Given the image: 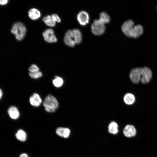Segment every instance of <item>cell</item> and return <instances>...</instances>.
<instances>
[{
  "mask_svg": "<svg viewBox=\"0 0 157 157\" xmlns=\"http://www.w3.org/2000/svg\"><path fill=\"white\" fill-rule=\"evenodd\" d=\"M124 135L127 137H132L135 136L136 131L134 127L132 125H128L126 126L123 130Z\"/></svg>",
  "mask_w": 157,
  "mask_h": 157,
  "instance_id": "obj_10",
  "label": "cell"
},
{
  "mask_svg": "<svg viewBox=\"0 0 157 157\" xmlns=\"http://www.w3.org/2000/svg\"><path fill=\"white\" fill-rule=\"evenodd\" d=\"M82 40L81 33L78 29L76 28L68 30L64 38L65 43L70 47H74L76 44L80 43Z\"/></svg>",
  "mask_w": 157,
  "mask_h": 157,
  "instance_id": "obj_2",
  "label": "cell"
},
{
  "mask_svg": "<svg viewBox=\"0 0 157 157\" xmlns=\"http://www.w3.org/2000/svg\"><path fill=\"white\" fill-rule=\"evenodd\" d=\"M3 96V92L2 90L0 88V100L1 99Z\"/></svg>",
  "mask_w": 157,
  "mask_h": 157,
  "instance_id": "obj_26",
  "label": "cell"
},
{
  "mask_svg": "<svg viewBox=\"0 0 157 157\" xmlns=\"http://www.w3.org/2000/svg\"><path fill=\"white\" fill-rule=\"evenodd\" d=\"M42 35L45 41L48 43L55 42L57 41V38L54 35V31L51 28L45 30L43 33Z\"/></svg>",
  "mask_w": 157,
  "mask_h": 157,
  "instance_id": "obj_7",
  "label": "cell"
},
{
  "mask_svg": "<svg viewBox=\"0 0 157 157\" xmlns=\"http://www.w3.org/2000/svg\"><path fill=\"white\" fill-rule=\"evenodd\" d=\"M122 29L124 34L130 37L138 38L143 32L142 26L138 24L134 26L133 22L131 20L125 22L122 25Z\"/></svg>",
  "mask_w": 157,
  "mask_h": 157,
  "instance_id": "obj_1",
  "label": "cell"
},
{
  "mask_svg": "<svg viewBox=\"0 0 157 157\" xmlns=\"http://www.w3.org/2000/svg\"><path fill=\"white\" fill-rule=\"evenodd\" d=\"M65 128L59 127L56 130V133L58 136L63 137Z\"/></svg>",
  "mask_w": 157,
  "mask_h": 157,
  "instance_id": "obj_21",
  "label": "cell"
},
{
  "mask_svg": "<svg viewBox=\"0 0 157 157\" xmlns=\"http://www.w3.org/2000/svg\"><path fill=\"white\" fill-rule=\"evenodd\" d=\"M77 19L81 25H85L89 22V16L87 12L85 11H82L77 14Z\"/></svg>",
  "mask_w": 157,
  "mask_h": 157,
  "instance_id": "obj_9",
  "label": "cell"
},
{
  "mask_svg": "<svg viewBox=\"0 0 157 157\" xmlns=\"http://www.w3.org/2000/svg\"><path fill=\"white\" fill-rule=\"evenodd\" d=\"M152 72L148 67H144L141 68L140 81L143 84H146L150 81L152 77Z\"/></svg>",
  "mask_w": 157,
  "mask_h": 157,
  "instance_id": "obj_6",
  "label": "cell"
},
{
  "mask_svg": "<svg viewBox=\"0 0 157 157\" xmlns=\"http://www.w3.org/2000/svg\"><path fill=\"white\" fill-rule=\"evenodd\" d=\"M92 33L96 35H100L103 34L105 30L104 24L99 19H95L91 26Z\"/></svg>",
  "mask_w": 157,
  "mask_h": 157,
  "instance_id": "obj_5",
  "label": "cell"
},
{
  "mask_svg": "<svg viewBox=\"0 0 157 157\" xmlns=\"http://www.w3.org/2000/svg\"><path fill=\"white\" fill-rule=\"evenodd\" d=\"M130 78L133 83H138L141 80V68L137 67L132 69L130 74Z\"/></svg>",
  "mask_w": 157,
  "mask_h": 157,
  "instance_id": "obj_8",
  "label": "cell"
},
{
  "mask_svg": "<svg viewBox=\"0 0 157 157\" xmlns=\"http://www.w3.org/2000/svg\"><path fill=\"white\" fill-rule=\"evenodd\" d=\"M42 20L47 26L53 27L56 25V22L52 19L51 16L48 15L44 17Z\"/></svg>",
  "mask_w": 157,
  "mask_h": 157,
  "instance_id": "obj_17",
  "label": "cell"
},
{
  "mask_svg": "<svg viewBox=\"0 0 157 157\" xmlns=\"http://www.w3.org/2000/svg\"><path fill=\"white\" fill-rule=\"evenodd\" d=\"M28 70L30 72H33L39 71V69L36 65L33 64L30 67Z\"/></svg>",
  "mask_w": 157,
  "mask_h": 157,
  "instance_id": "obj_22",
  "label": "cell"
},
{
  "mask_svg": "<svg viewBox=\"0 0 157 157\" xmlns=\"http://www.w3.org/2000/svg\"><path fill=\"white\" fill-rule=\"evenodd\" d=\"M29 75L31 78L37 79L41 77L42 76V73L39 71L33 72H30Z\"/></svg>",
  "mask_w": 157,
  "mask_h": 157,
  "instance_id": "obj_20",
  "label": "cell"
},
{
  "mask_svg": "<svg viewBox=\"0 0 157 157\" xmlns=\"http://www.w3.org/2000/svg\"><path fill=\"white\" fill-rule=\"evenodd\" d=\"M7 112L9 116L12 119H16L19 116V111L17 108L15 106H12L9 108Z\"/></svg>",
  "mask_w": 157,
  "mask_h": 157,
  "instance_id": "obj_11",
  "label": "cell"
},
{
  "mask_svg": "<svg viewBox=\"0 0 157 157\" xmlns=\"http://www.w3.org/2000/svg\"><path fill=\"white\" fill-rule=\"evenodd\" d=\"M52 19L56 22L60 23L61 20L59 16L56 14H53L51 16Z\"/></svg>",
  "mask_w": 157,
  "mask_h": 157,
  "instance_id": "obj_23",
  "label": "cell"
},
{
  "mask_svg": "<svg viewBox=\"0 0 157 157\" xmlns=\"http://www.w3.org/2000/svg\"><path fill=\"white\" fill-rule=\"evenodd\" d=\"M8 1V0H0V4L4 5L6 4Z\"/></svg>",
  "mask_w": 157,
  "mask_h": 157,
  "instance_id": "obj_24",
  "label": "cell"
},
{
  "mask_svg": "<svg viewBox=\"0 0 157 157\" xmlns=\"http://www.w3.org/2000/svg\"><path fill=\"white\" fill-rule=\"evenodd\" d=\"M104 24L108 23L110 21V17L109 15L105 12H101L100 14V18L99 19Z\"/></svg>",
  "mask_w": 157,
  "mask_h": 157,
  "instance_id": "obj_18",
  "label": "cell"
},
{
  "mask_svg": "<svg viewBox=\"0 0 157 157\" xmlns=\"http://www.w3.org/2000/svg\"><path fill=\"white\" fill-rule=\"evenodd\" d=\"M124 100L126 104L131 105L134 102L135 97L132 94L128 93L125 95L124 98Z\"/></svg>",
  "mask_w": 157,
  "mask_h": 157,
  "instance_id": "obj_16",
  "label": "cell"
},
{
  "mask_svg": "<svg viewBox=\"0 0 157 157\" xmlns=\"http://www.w3.org/2000/svg\"><path fill=\"white\" fill-rule=\"evenodd\" d=\"M15 137L17 139L21 142H24L27 138V134L23 130L20 129L18 130L15 133Z\"/></svg>",
  "mask_w": 157,
  "mask_h": 157,
  "instance_id": "obj_14",
  "label": "cell"
},
{
  "mask_svg": "<svg viewBox=\"0 0 157 157\" xmlns=\"http://www.w3.org/2000/svg\"><path fill=\"white\" fill-rule=\"evenodd\" d=\"M19 157H29L28 155L26 153H22L21 154Z\"/></svg>",
  "mask_w": 157,
  "mask_h": 157,
  "instance_id": "obj_25",
  "label": "cell"
},
{
  "mask_svg": "<svg viewBox=\"0 0 157 157\" xmlns=\"http://www.w3.org/2000/svg\"><path fill=\"white\" fill-rule=\"evenodd\" d=\"M118 125L116 122H112L108 126V131L111 134H116L118 132Z\"/></svg>",
  "mask_w": 157,
  "mask_h": 157,
  "instance_id": "obj_15",
  "label": "cell"
},
{
  "mask_svg": "<svg viewBox=\"0 0 157 157\" xmlns=\"http://www.w3.org/2000/svg\"><path fill=\"white\" fill-rule=\"evenodd\" d=\"M53 85L56 87H60L62 86L63 83V79L57 76H55V79L53 80Z\"/></svg>",
  "mask_w": 157,
  "mask_h": 157,
  "instance_id": "obj_19",
  "label": "cell"
},
{
  "mask_svg": "<svg viewBox=\"0 0 157 157\" xmlns=\"http://www.w3.org/2000/svg\"><path fill=\"white\" fill-rule=\"evenodd\" d=\"M28 15L29 18L34 20L39 19L41 15L40 11L35 8L30 9L28 11Z\"/></svg>",
  "mask_w": 157,
  "mask_h": 157,
  "instance_id": "obj_13",
  "label": "cell"
},
{
  "mask_svg": "<svg viewBox=\"0 0 157 157\" xmlns=\"http://www.w3.org/2000/svg\"><path fill=\"white\" fill-rule=\"evenodd\" d=\"M31 104L34 106L38 107L40 105L42 100L39 95L37 93H34L30 98Z\"/></svg>",
  "mask_w": 157,
  "mask_h": 157,
  "instance_id": "obj_12",
  "label": "cell"
},
{
  "mask_svg": "<svg viewBox=\"0 0 157 157\" xmlns=\"http://www.w3.org/2000/svg\"><path fill=\"white\" fill-rule=\"evenodd\" d=\"M26 28L24 25L20 22L15 23L11 30V33L15 35L16 39L19 41L22 40L26 35Z\"/></svg>",
  "mask_w": 157,
  "mask_h": 157,
  "instance_id": "obj_3",
  "label": "cell"
},
{
  "mask_svg": "<svg viewBox=\"0 0 157 157\" xmlns=\"http://www.w3.org/2000/svg\"><path fill=\"white\" fill-rule=\"evenodd\" d=\"M43 105L46 111L52 113L54 112L58 108V104L55 97L49 94L45 98Z\"/></svg>",
  "mask_w": 157,
  "mask_h": 157,
  "instance_id": "obj_4",
  "label": "cell"
}]
</instances>
